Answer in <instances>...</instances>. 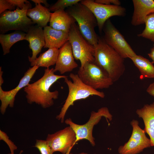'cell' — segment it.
<instances>
[{
    "instance_id": "cell-14",
    "label": "cell",
    "mask_w": 154,
    "mask_h": 154,
    "mask_svg": "<svg viewBox=\"0 0 154 154\" xmlns=\"http://www.w3.org/2000/svg\"><path fill=\"white\" fill-rule=\"evenodd\" d=\"M71 44L68 41L60 49L54 70L61 74L72 71L78 65L74 60Z\"/></svg>"
},
{
    "instance_id": "cell-34",
    "label": "cell",
    "mask_w": 154,
    "mask_h": 154,
    "mask_svg": "<svg viewBox=\"0 0 154 154\" xmlns=\"http://www.w3.org/2000/svg\"><path fill=\"white\" fill-rule=\"evenodd\" d=\"M70 154H73L71 153H70ZM87 154V153H79V154Z\"/></svg>"
},
{
    "instance_id": "cell-6",
    "label": "cell",
    "mask_w": 154,
    "mask_h": 154,
    "mask_svg": "<svg viewBox=\"0 0 154 154\" xmlns=\"http://www.w3.org/2000/svg\"><path fill=\"white\" fill-rule=\"evenodd\" d=\"M103 117L107 120L108 119L110 121L112 119V116L106 107L101 108L97 112H92L89 120L83 125L76 124L70 118L66 119L64 121L65 123L72 128L76 134L74 145L78 141L85 139L88 141L92 146H94L95 143L92 135L93 129L94 126L98 123Z\"/></svg>"
},
{
    "instance_id": "cell-7",
    "label": "cell",
    "mask_w": 154,
    "mask_h": 154,
    "mask_svg": "<svg viewBox=\"0 0 154 154\" xmlns=\"http://www.w3.org/2000/svg\"><path fill=\"white\" fill-rule=\"evenodd\" d=\"M68 41L74 58L80 61V67H83L87 63L94 62V46L82 36L75 23L72 25L69 31Z\"/></svg>"
},
{
    "instance_id": "cell-1",
    "label": "cell",
    "mask_w": 154,
    "mask_h": 154,
    "mask_svg": "<svg viewBox=\"0 0 154 154\" xmlns=\"http://www.w3.org/2000/svg\"><path fill=\"white\" fill-rule=\"evenodd\" d=\"M54 69L46 68L41 78L24 88L28 103H35L44 109L54 104V100L58 98L59 92L57 90L50 91V88L58 80L67 76L56 75Z\"/></svg>"
},
{
    "instance_id": "cell-13",
    "label": "cell",
    "mask_w": 154,
    "mask_h": 154,
    "mask_svg": "<svg viewBox=\"0 0 154 154\" xmlns=\"http://www.w3.org/2000/svg\"><path fill=\"white\" fill-rule=\"evenodd\" d=\"M39 67L37 66H35L30 68L25 73L18 85L11 90L4 91L2 89V85H0V100L1 103L0 110L2 114H4L8 106L11 108L14 107L15 97L17 94L21 89L29 84Z\"/></svg>"
},
{
    "instance_id": "cell-36",
    "label": "cell",
    "mask_w": 154,
    "mask_h": 154,
    "mask_svg": "<svg viewBox=\"0 0 154 154\" xmlns=\"http://www.w3.org/2000/svg\"></svg>"
},
{
    "instance_id": "cell-5",
    "label": "cell",
    "mask_w": 154,
    "mask_h": 154,
    "mask_svg": "<svg viewBox=\"0 0 154 154\" xmlns=\"http://www.w3.org/2000/svg\"><path fill=\"white\" fill-rule=\"evenodd\" d=\"M30 2L22 9L17 7L14 11L6 10L0 14V32L3 34L15 30L26 33L34 24L27 15V10L32 8Z\"/></svg>"
},
{
    "instance_id": "cell-29",
    "label": "cell",
    "mask_w": 154,
    "mask_h": 154,
    "mask_svg": "<svg viewBox=\"0 0 154 154\" xmlns=\"http://www.w3.org/2000/svg\"><path fill=\"white\" fill-rule=\"evenodd\" d=\"M15 7L20 9L25 7L27 4L30 2L26 0H8Z\"/></svg>"
},
{
    "instance_id": "cell-2",
    "label": "cell",
    "mask_w": 154,
    "mask_h": 154,
    "mask_svg": "<svg viewBox=\"0 0 154 154\" xmlns=\"http://www.w3.org/2000/svg\"><path fill=\"white\" fill-rule=\"evenodd\" d=\"M94 48V62L107 73L114 82L118 80L125 70L124 59L106 44L103 38H98Z\"/></svg>"
},
{
    "instance_id": "cell-8",
    "label": "cell",
    "mask_w": 154,
    "mask_h": 154,
    "mask_svg": "<svg viewBox=\"0 0 154 154\" xmlns=\"http://www.w3.org/2000/svg\"><path fill=\"white\" fill-rule=\"evenodd\" d=\"M77 74L84 84L96 90L108 88L114 82L107 73L94 62H88L83 67H80Z\"/></svg>"
},
{
    "instance_id": "cell-33",
    "label": "cell",
    "mask_w": 154,
    "mask_h": 154,
    "mask_svg": "<svg viewBox=\"0 0 154 154\" xmlns=\"http://www.w3.org/2000/svg\"><path fill=\"white\" fill-rule=\"evenodd\" d=\"M149 57L151 59L154 63V45L151 49L150 52L148 54Z\"/></svg>"
},
{
    "instance_id": "cell-18",
    "label": "cell",
    "mask_w": 154,
    "mask_h": 154,
    "mask_svg": "<svg viewBox=\"0 0 154 154\" xmlns=\"http://www.w3.org/2000/svg\"><path fill=\"white\" fill-rule=\"evenodd\" d=\"M75 22V19L64 10L51 13L50 26L56 30L69 33L72 25Z\"/></svg>"
},
{
    "instance_id": "cell-16",
    "label": "cell",
    "mask_w": 154,
    "mask_h": 154,
    "mask_svg": "<svg viewBox=\"0 0 154 154\" xmlns=\"http://www.w3.org/2000/svg\"><path fill=\"white\" fill-rule=\"evenodd\" d=\"M134 11L131 23L134 26L145 24L147 17L154 13L153 0H133Z\"/></svg>"
},
{
    "instance_id": "cell-28",
    "label": "cell",
    "mask_w": 154,
    "mask_h": 154,
    "mask_svg": "<svg viewBox=\"0 0 154 154\" xmlns=\"http://www.w3.org/2000/svg\"><path fill=\"white\" fill-rule=\"evenodd\" d=\"M16 7L10 3L8 0H0V14L7 10L9 11L15 10Z\"/></svg>"
},
{
    "instance_id": "cell-31",
    "label": "cell",
    "mask_w": 154,
    "mask_h": 154,
    "mask_svg": "<svg viewBox=\"0 0 154 154\" xmlns=\"http://www.w3.org/2000/svg\"><path fill=\"white\" fill-rule=\"evenodd\" d=\"M146 91L150 95L154 97V82L149 84L146 90Z\"/></svg>"
},
{
    "instance_id": "cell-32",
    "label": "cell",
    "mask_w": 154,
    "mask_h": 154,
    "mask_svg": "<svg viewBox=\"0 0 154 154\" xmlns=\"http://www.w3.org/2000/svg\"><path fill=\"white\" fill-rule=\"evenodd\" d=\"M31 1L34 2L35 4H41L42 3L44 4L46 7H49V4L46 0H31Z\"/></svg>"
},
{
    "instance_id": "cell-27",
    "label": "cell",
    "mask_w": 154,
    "mask_h": 154,
    "mask_svg": "<svg viewBox=\"0 0 154 154\" xmlns=\"http://www.w3.org/2000/svg\"><path fill=\"white\" fill-rule=\"evenodd\" d=\"M0 140L4 141L8 146L11 154H15L14 151L17 149V147L14 143L9 139L6 133L0 130Z\"/></svg>"
},
{
    "instance_id": "cell-10",
    "label": "cell",
    "mask_w": 154,
    "mask_h": 154,
    "mask_svg": "<svg viewBox=\"0 0 154 154\" xmlns=\"http://www.w3.org/2000/svg\"><path fill=\"white\" fill-rule=\"evenodd\" d=\"M130 124L133 128L131 135L127 143L119 147V154H138L151 147L150 139L146 136L144 129L139 126L138 121L133 119Z\"/></svg>"
},
{
    "instance_id": "cell-22",
    "label": "cell",
    "mask_w": 154,
    "mask_h": 154,
    "mask_svg": "<svg viewBox=\"0 0 154 154\" xmlns=\"http://www.w3.org/2000/svg\"><path fill=\"white\" fill-rule=\"evenodd\" d=\"M130 59L139 69L141 79L154 78V66L153 62L142 56L137 54Z\"/></svg>"
},
{
    "instance_id": "cell-11",
    "label": "cell",
    "mask_w": 154,
    "mask_h": 154,
    "mask_svg": "<svg viewBox=\"0 0 154 154\" xmlns=\"http://www.w3.org/2000/svg\"><path fill=\"white\" fill-rule=\"evenodd\" d=\"M88 7L95 16L100 32L102 31L106 22L114 16H123L126 9L120 5H106L97 3L92 0H81L80 2Z\"/></svg>"
},
{
    "instance_id": "cell-3",
    "label": "cell",
    "mask_w": 154,
    "mask_h": 154,
    "mask_svg": "<svg viewBox=\"0 0 154 154\" xmlns=\"http://www.w3.org/2000/svg\"><path fill=\"white\" fill-rule=\"evenodd\" d=\"M69 77L72 81L68 79L67 76L64 78L68 87V93L59 114L56 116V119L62 123L64 121V117L69 108L73 106L76 101L85 99L90 96L95 95L102 98L105 96L103 92L98 91L84 84L77 74L71 73Z\"/></svg>"
},
{
    "instance_id": "cell-35",
    "label": "cell",
    "mask_w": 154,
    "mask_h": 154,
    "mask_svg": "<svg viewBox=\"0 0 154 154\" xmlns=\"http://www.w3.org/2000/svg\"><path fill=\"white\" fill-rule=\"evenodd\" d=\"M7 154H11V153H8Z\"/></svg>"
},
{
    "instance_id": "cell-15",
    "label": "cell",
    "mask_w": 154,
    "mask_h": 154,
    "mask_svg": "<svg viewBox=\"0 0 154 154\" xmlns=\"http://www.w3.org/2000/svg\"><path fill=\"white\" fill-rule=\"evenodd\" d=\"M42 28L37 25H33L26 33L25 40L29 43V47L32 51V56H28L29 61L36 59L37 55L45 45L44 31Z\"/></svg>"
},
{
    "instance_id": "cell-30",
    "label": "cell",
    "mask_w": 154,
    "mask_h": 154,
    "mask_svg": "<svg viewBox=\"0 0 154 154\" xmlns=\"http://www.w3.org/2000/svg\"><path fill=\"white\" fill-rule=\"evenodd\" d=\"M94 1L98 3L106 5H120L121 2L118 0H95Z\"/></svg>"
},
{
    "instance_id": "cell-21",
    "label": "cell",
    "mask_w": 154,
    "mask_h": 154,
    "mask_svg": "<svg viewBox=\"0 0 154 154\" xmlns=\"http://www.w3.org/2000/svg\"><path fill=\"white\" fill-rule=\"evenodd\" d=\"M60 49L55 48H49L48 50L41 54L35 59L29 61L32 66H37L49 68V67L56 64Z\"/></svg>"
},
{
    "instance_id": "cell-26",
    "label": "cell",
    "mask_w": 154,
    "mask_h": 154,
    "mask_svg": "<svg viewBox=\"0 0 154 154\" xmlns=\"http://www.w3.org/2000/svg\"><path fill=\"white\" fill-rule=\"evenodd\" d=\"M34 147L38 149L41 154H53L54 153L46 140L36 139Z\"/></svg>"
},
{
    "instance_id": "cell-23",
    "label": "cell",
    "mask_w": 154,
    "mask_h": 154,
    "mask_svg": "<svg viewBox=\"0 0 154 154\" xmlns=\"http://www.w3.org/2000/svg\"><path fill=\"white\" fill-rule=\"evenodd\" d=\"M26 34L24 32L17 31L8 34H1L0 43L2 48L3 54H8L11 47L15 43L25 40Z\"/></svg>"
},
{
    "instance_id": "cell-20",
    "label": "cell",
    "mask_w": 154,
    "mask_h": 154,
    "mask_svg": "<svg viewBox=\"0 0 154 154\" xmlns=\"http://www.w3.org/2000/svg\"><path fill=\"white\" fill-rule=\"evenodd\" d=\"M35 5L34 7L27 10V15L34 24L44 28L50 21L51 13L49 9L42 6L41 4Z\"/></svg>"
},
{
    "instance_id": "cell-24",
    "label": "cell",
    "mask_w": 154,
    "mask_h": 154,
    "mask_svg": "<svg viewBox=\"0 0 154 154\" xmlns=\"http://www.w3.org/2000/svg\"><path fill=\"white\" fill-rule=\"evenodd\" d=\"M145 24L144 29L137 36L154 42V13L149 15L147 17Z\"/></svg>"
},
{
    "instance_id": "cell-25",
    "label": "cell",
    "mask_w": 154,
    "mask_h": 154,
    "mask_svg": "<svg viewBox=\"0 0 154 154\" xmlns=\"http://www.w3.org/2000/svg\"><path fill=\"white\" fill-rule=\"evenodd\" d=\"M81 0H58L49 8L50 11L54 12L59 10H64L65 8L70 7L80 2Z\"/></svg>"
},
{
    "instance_id": "cell-9",
    "label": "cell",
    "mask_w": 154,
    "mask_h": 154,
    "mask_svg": "<svg viewBox=\"0 0 154 154\" xmlns=\"http://www.w3.org/2000/svg\"><path fill=\"white\" fill-rule=\"evenodd\" d=\"M103 30L104 32L103 38L106 43L124 59L130 58L136 54L109 19L105 23Z\"/></svg>"
},
{
    "instance_id": "cell-19",
    "label": "cell",
    "mask_w": 154,
    "mask_h": 154,
    "mask_svg": "<svg viewBox=\"0 0 154 154\" xmlns=\"http://www.w3.org/2000/svg\"><path fill=\"white\" fill-rule=\"evenodd\" d=\"M136 113L143 119L144 130L149 137L151 146H154V102L145 105L142 108L137 109Z\"/></svg>"
},
{
    "instance_id": "cell-4",
    "label": "cell",
    "mask_w": 154,
    "mask_h": 154,
    "mask_svg": "<svg viewBox=\"0 0 154 154\" xmlns=\"http://www.w3.org/2000/svg\"><path fill=\"white\" fill-rule=\"evenodd\" d=\"M77 23L81 34L86 40L93 46L98 42L95 30L97 25L96 19L91 11L80 2L70 7L68 12Z\"/></svg>"
},
{
    "instance_id": "cell-17",
    "label": "cell",
    "mask_w": 154,
    "mask_h": 154,
    "mask_svg": "<svg viewBox=\"0 0 154 154\" xmlns=\"http://www.w3.org/2000/svg\"><path fill=\"white\" fill-rule=\"evenodd\" d=\"M44 48H60L68 40L69 33L54 29L49 26L44 28Z\"/></svg>"
},
{
    "instance_id": "cell-12",
    "label": "cell",
    "mask_w": 154,
    "mask_h": 154,
    "mask_svg": "<svg viewBox=\"0 0 154 154\" xmlns=\"http://www.w3.org/2000/svg\"><path fill=\"white\" fill-rule=\"evenodd\" d=\"M76 139L74 131L69 126L53 133L48 134L45 140L54 153L58 151L62 154H70Z\"/></svg>"
}]
</instances>
